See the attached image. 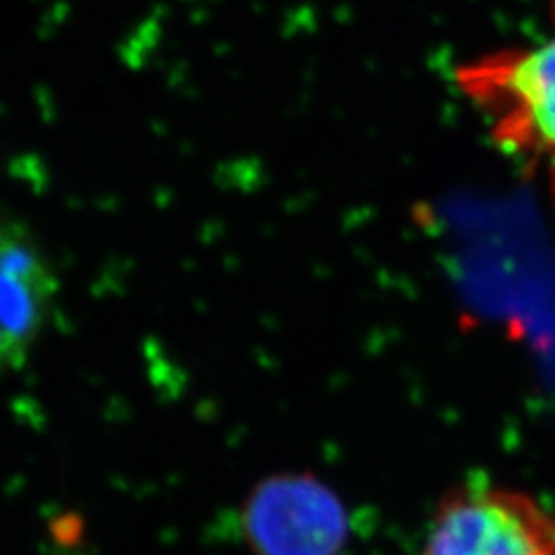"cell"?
Returning <instances> with one entry per match:
<instances>
[{
  "label": "cell",
  "mask_w": 555,
  "mask_h": 555,
  "mask_svg": "<svg viewBox=\"0 0 555 555\" xmlns=\"http://www.w3.org/2000/svg\"><path fill=\"white\" fill-rule=\"evenodd\" d=\"M417 555H555V508L490 479H467L438 500Z\"/></svg>",
  "instance_id": "6da1fadb"
},
{
  "label": "cell",
  "mask_w": 555,
  "mask_h": 555,
  "mask_svg": "<svg viewBox=\"0 0 555 555\" xmlns=\"http://www.w3.org/2000/svg\"><path fill=\"white\" fill-rule=\"evenodd\" d=\"M241 520L254 555H344L352 541L348 504L311 472L263 477Z\"/></svg>",
  "instance_id": "7a4b0ae2"
},
{
  "label": "cell",
  "mask_w": 555,
  "mask_h": 555,
  "mask_svg": "<svg viewBox=\"0 0 555 555\" xmlns=\"http://www.w3.org/2000/svg\"><path fill=\"white\" fill-rule=\"evenodd\" d=\"M467 85L496 118L500 139L516 151L555 159V36L486 62L467 75Z\"/></svg>",
  "instance_id": "3957f363"
},
{
  "label": "cell",
  "mask_w": 555,
  "mask_h": 555,
  "mask_svg": "<svg viewBox=\"0 0 555 555\" xmlns=\"http://www.w3.org/2000/svg\"><path fill=\"white\" fill-rule=\"evenodd\" d=\"M59 297V276L36 235L0 217V377L25 364Z\"/></svg>",
  "instance_id": "277c9868"
}]
</instances>
